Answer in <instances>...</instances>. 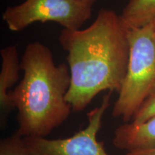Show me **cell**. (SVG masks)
Returning a JSON list of instances; mask_svg holds the SVG:
<instances>
[{
	"mask_svg": "<svg viewBox=\"0 0 155 155\" xmlns=\"http://www.w3.org/2000/svg\"><path fill=\"white\" fill-rule=\"evenodd\" d=\"M129 28L114 10L101 9L86 29H63L59 42L68 53L71 86L66 100L80 112L101 92L120 91L127 72Z\"/></svg>",
	"mask_w": 155,
	"mask_h": 155,
	"instance_id": "1",
	"label": "cell"
},
{
	"mask_svg": "<svg viewBox=\"0 0 155 155\" xmlns=\"http://www.w3.org/2000/svg\"><path fill=\"white\" fill-rule=\"evenodd\" d=\"M120 16L129 29L155 22V0H129Z\"/></svg>",
	"mask_w": 155,
	"mask_h": 155,
	"instance_id": "8",
	"label": "cell"
},
{
	"mask_svg": "<svg viewBox=\"0 0 155 155\" xmlns=\"http://www.w3.org/2000/svg\"><path fill=\"white\" fill-rule=\"evenodd\" d=\"M78 1H79L80 2L84 4V5H86L87 6H89V7H91L94 5V4L96 2V0H78Z\"/></svg>",
	"mask_w": 155,
	"mask_h": 155,
	"instance_id": "12",
	"label": "cell"
},
{
	"mask_svg": "<svg viewBox=\"0 0 155 155\" xmlns=\"http://www.w3.org/2000/svg\"><path fill=\"white\" fill-rule=\"evenodd\" d=\"M2 68L0 73V107L2 116H6L14 108L9 93L17 82L21 70L16 45H9L0 51Z\"/></svg>",
	"mask_w": 155,
	"mask_h": 155,
	"instance_id": "7",
	"label": "cell"
},
{
	"mask_svg": "<svg viewBox=\"0 0 155 155\" xmlns=\"http://www.w3.org/2000/svg\"><path fill=\"white\" fill-rule=\"evenodd\" d=\"M114 147L127 152L145 150L155 147V116L142 123L128 122L114 131Z\"/></svg>",
	"mask_w": 155,
	"mask_h": 155,
	"instance_id": "6",
	"label": "cell"
},
{
	"mask_svg": "<svg viewBox=\"0 0 155 155\" xmlns=\"http://www.w3.org/2000/svg\"><path fill=\"white\" fill-rule=\"evenodd\" d=\"M23 78L9 93L17 110L23 137H46L66 121L72 111L66 100L71 73L65 63L56 65L48 47L39 42L28 44L20 62Z\"/></svg>",
	"mask_w": 155,
	"mask_h": 155,
	"instance_id": "2",
	"label": "cell"
},
{
	"mask_svg": "<svg viewBox=\"0 0 155 155\" xmlns=\"http://www.w3.org/2000/svg\"><path fill=\"white\" fill-rule=\"evenodd\" d=\"M155 116V94L144 103L131 121L136 124L142 123Z\"/></svg>",
	"mask_w": 155,
	"mask_h": 155,
	"instance_id": "10",
	"label": "cell"
},
{
	"mask_svg": "<svg viewBox=\"0 0 155 155\" xmlns=\"http://www.w3.org/2000/svg\"><path fill=\"white\" fill-rule=\"evenodd\" d=\"M127 155H155V147L145 150L128 152Z\"/></svg>",
	"mask_w": 155,
	"mask_h": 155,
	"instance_id": "11",
	"label": "cell"
},
{
	"mask_svg": "<svg viewBox=\"0 0 155 155\" xmlns=\"http://www.w3.org/2000/svg\"><path fill=\"white\" fill-rule=\"evenodd\" d=\"M0 155H28L22 136L15 131L12 135L2 139Z\"/></svg>",
	"mask_w": 155,
	"mask_h": 155,
	"instance_id": "9",
	"label": "cell"
},
{
	"mask_svg": "<svg viewBox=\"0 0 155 155\" xmlns=\"http://www.w3.org/2000/svg\"><path fill=\"white\" fill-rule=\"evenodd\" d=\"M111 94L108 92L104 95L101 104L87 114L88 125L71 137L55 139L22 137L28 155H110L97 135L110 106Z\"/></svg>",
	"mask_w": 155,
	"mask_h": 155,
	"instance_id": "5",
	"label": "cell"
},
{
	"mask_svg": "<svg viewBox=\"0 0 155 155\" xmlns=\"http://www.w3.org/2000/svg\"><path fill=\"white\" fill-rule=\"evenodd\" d=\"M127 72L112 115L131 122L141 106L155 94V22L129 29Z\"/></svg>",
	"mask_w": 155,
	"mask_h": 155,
	"instance_id": "3",
	"label": "cell"
},
{
	"mask_svg": "<svg viewBox=\"0 0 155 155\" xmlns=\"http://www.w3.org/2000/svg\"><path fill=\"white\" fill-rule=\"evenodd\" d=\"M91 7L78 0H25L2 15L9 30L19 32L35 22H53L64 29L79 30L91 17Z\"/></svg>",
	"mask_w": 155,
	"mask_h": 155,
	"instance_id": "4",
	"label": "cell"
}]
</instances>
